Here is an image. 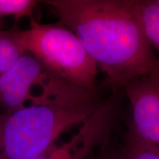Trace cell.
Wrapping results in <instances>:
<instances>
[{
	"instance_id": "1",
	"label": "cell",
	"mask_w": 159,
	"mask_h": 159,
	"mask_svg": "<svg viewBox=\"0 0 159 159\" xmlns=\"http://www.w3.org/2000/svg\"><path fill=\"white\" fill-rule=\"evenodd\" d=\"M106 76L113 93L152 71L159 58L149 43L138 0H47Z\"/></svg>"
},
{
	"instance_id": "2",
	"label": "cell",
	"mask_w": 159,
	"mask_h": 159,
	"mask_svg": "<svg viewBox=\"0 0 159 159\" xmlns=\"http://www.w3.org/2000/svg\"><path fill=\"white\" fill-rule=\"evenodd\" d=\"M96 90L51 75L34 101L0 114V159H35L47 152L63 131L82 125L97 108Z\"/></svg>"
},
{
	"instance_id": "3",
	"label": "cell",
	"mask_w": 159,
	"mask_h": 159,
	"mask_svg": "<svg viewBox=\"0 0 159 159\" xmlns=\"http://www.w3.org/2000/svg\"><path fill=\"white\" fill-rule=\"evenodd\" d=\"M26 30L12 35L51 75L80 88L96 90L98 68L74 33L61 22L43 25L32 18Z\"/></svg>"
},
{
	"instance_id": "4",
	"label": "cell",
	"mask_w": 159,
	"mask_h": 159,
	"mask_svg": "<svg viewBox=\"0 0 159 159\" xmlns=\"http://www.w3.org/2000/svg\"><path fill=\"white\" fill-rule=\"evenodd\" d=\"M131 107L126 132L159 146V65L124 88Z\"/></svg>"
},
{
	"instance_id": "5",
	"label": "cell",
	"mask_w": 159,
	"mask_h": 159,
	"mask_svg": "<svg viewBox=\"0 0 159 159\" xmlns=\"http://www.w3.org/2000/svg\"><path fill=\"white\" fill-rule=\"evenodd\" d=\"M50 73L33 56L25 53L0 76V114H10L37 98L35 86H41Z\"/></svg>"
},
{
	"instance_id": "6",
	"label": "cell",
	"mask_w": 159,
	"mask_h": 159,
	"mask_svg": "<svg viewBox=\"0 0 159 159\" xmlns=\"http://www.w3.org/2000/svg\"><path fill=\"white\" fill-rule=\"evenodd\" d=\"M112 126L109 119L100 113H94L71 139L61 146L53 145L35 159H91L110 137Z\"/></svg>"
},
{
	"instance_id": "7",
	"label": "cell",
	"mask_w": 159,
	"mask_h": 159,
	"mask_svg": "<svg viewBox=\"0 0 159 159\" xmlns=\"http://www.w3.org/2000/svg\"><path fill=\"white\" fill-rule=\"evenodd\" d=\"M117 159H159V146L125 132Z\"/></svg>"
},
{
	"instance_id": "8",
	"label": "cell",
	"mask_w": 159,
	"mask_h": 159,
	"mask_svg": "<svg viewBox=\"0 0 159 159\" xmlns=\"http://www.w3.org/2000/svg\"><path fill=\"white\" fill-rule=\"evenodd\" d=\"M138 11L147 39L159 55V6L155 1L138 0Z\"/></svg>"
},
{
	"instance_id": "9",
	"label": "cell",
	"mask_w": 159,
	"mask_h": 159,
	"mask_svg": "<svg viewBox=\"0 0 159 159\" xmlns=\"http://www.w3.org/2000/svg\"><path fill=\"white\" fill-rule=\"evenodd\" d=\"M25 53L13 39L11 30H0V76Z\"/></svg>"
},
{
	"instance_id": "10",
	"label": "cell",
	"mask_w": 159,
	"mask_h": 159,
	"mask_svg": "<svg viewBox=\"0 0 159 159\" xmlns=\"http://www.w3.org/2000/svg\"><path fill=\"white\" fill-rule=\"evenodd\" d=\"M38 2L34 0H0V19L5 16H13L16 20L25 16L32 19Z\"/></svg>"
},
{
	"instance_id": "11",
	"label": "cell",
	"mask_w": 159,
	"mask_h": 159,
	"mask_svg": "<svg viewBox=\"0 0 159 159\" xmlns=\"http://www.w3.org/2000/svg\"><path fill=\"white\" fill-rule=\"evenodd\" d=\"M113 139V136H111L91 159H117L119 144H117Z\"/></svg>"
},
{
	"instance_id": "12",
	"label": "cell",
	"mask_w": 159,
	"mask_h": 159,
	"mask_svg": "<svg viewBox=\"0 0 159 159\" xmlns=\"http://www.w3.org/2000/svg\"><path fill=\"white\" fill-rule=\"evenodd\" d=\"M154 1H155V2H156L157 5L159 6V0H154Z\"/></svg>"
},
{
	"instance_id": "13",
	"label": "cell",
	"mask_w": 159,
	"mask_h": 159,
	"mask_svg": "<svg viewBox=\"0 0 159 159\" xmlns=\"http://www.w3.org/2000/svg\"><path fill=\"white\" fill-rule=\"evenodd\" d=\"M0 30H1V27H0Z\"/></svg>"
}]
</instances>
